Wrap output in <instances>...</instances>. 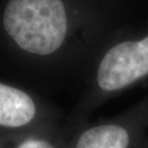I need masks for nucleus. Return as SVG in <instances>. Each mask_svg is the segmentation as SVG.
Instances as JSON below:
<instances>
[{
    "label": "nucleus",
    "mask_w": 148,
    "mask_h": 148,
    "mask_svg": "<svg viewBox=\"0 0 148 148\" xmlns=\"http://www.w3.org/2000/svg\"><path fill=\"white\" fill-rule=\"evenodd\" d=\"M99 8L93 0H3L0 41L22 63L91 59L113 32Z\"/></svg>",
    "instance_id": "f257e3e1"
},
{
    "label": "nucleus",
    "mask_w": 148,
    "mask_h": 148,
    "mask_svg": "<svg viewBox=\"0 0 148 148\" xmlns=\"http://www.w3.org/2000/svg\"><path fill=\"white\" fill-rule=\"evenodd\" d=\"M98 88L106 93L128 88L148 77V25L115 30L99 45L90 59Z\"/></svg>",
    "instance_id": "f03ea898"
},
{
    "label": "nucleus",
    "mask_w": 148,
    "mask_h": 148,
    "mask_svg": "<svg viewBox=\"0 0 148 148\" xmlns=\"http://www.w3.org/2000/svg\"><path fill=\"white\" fill-rule=\"evenodd\" d=\"M36 112V103L27 92L0 82V126H25L34 120Z\"/></svg>",
    "instance_id": "7ed1b4c3"
},
{
    "label": "nucleus",
    "mask_w": 148,
    "mask_h": 148,
    "mask_svg": "<svg viewBox=\"0 0 148 148\" xmlns=\"http://www.w3.org/2000/svg\"><path fill=\"white\" fill-rule=\"evenodd\" d=\"M130 139V132L124 125L106 123L86 130L75 148H127Z\"/></svg>",
    "instance_id": "20e7f679"
},
{
    "label": "nucleus",
    "mask_w": 148,
    "mask_h": 148,
    "mask_svg": "<svg viewBox=\"0 0 148 148\" xmlns=\"http://www.w3.org/2000/svg\"><path fill=\"white\" fill-rule=\"evenodd\" d=\"M18 148H54L51 144L44 139H27Z\"/></svg>",
    "instance_id": "39448f33"
},
{
    "label": "nucleus",
    "mask_w": 148,
    "mask_h": 148,
    "mask_svg": "<svg viewBox=\"0 0 148 148\" xmlns=\"http://www.w3.org/2000/svg\"><path fill=\"white\" fill-rule=\"evenodd\" d=\"M93 1H100V2H103V1H111V0H93Z\"/></svg>",
    "instance_id": "423d86ee"
}]
</instances>
